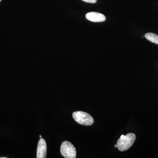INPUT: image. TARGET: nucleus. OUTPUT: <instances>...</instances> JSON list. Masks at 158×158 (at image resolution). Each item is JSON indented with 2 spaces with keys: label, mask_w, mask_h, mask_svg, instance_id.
<instances>
[{
  "label": "nucleus",
  "mask_w": 158,
  "mask_h": 158,
  "mask_svg": "<svg viewBox=\"0 0 158 158\" xmlns=\"http://www.w3.org/2000/svg\"><path fill=\"white\" fill-rule=\"evenodd\" d=\"M135 139V135L133 133H129L125 136L122 135L116 144L118 149L121 152L127 150L132 146Z\"/></svg>",
  "instance_id": "nucleus-1"
},
{
  "label": "nucleus",
  "mask_w": 158,
  "mask_h": 158,
  "mask_svg": "<svg viewBox=\"0 0 158 158\" xmlns=\"http://www.w3.org/2000/svg\"><path fill=\"white\" fill-rule=\"evenodd\" d=\"M47 144L44 139L41 138L38 143L37 151V158L46 157Z\"/></svg>",
  "instance_id": "nucleus-4"
},
{
  "label": "nucleus",
  "mask_w": 158,
  "mask_h": 158,
  "mask_svg": "<svg viewBox=\"0 0 158 158\" xmlns=\"http://www.w3.org/2000/svg\"><path fill=\"white\" fill-rule=\"evenodd\" d=\"M60 152L65 158H75L76 157V150L70 142L65 141L62 142L60 147Z\"/></svg>",
  "instance_id": "nucleus-3"
},
{
  "label": "nucleus",
  "mask_w": 158,
  "mask_h": 158,
  "mask_svg": "<svg viewBox=\"0 0 158 158\" xmlns=\"http://www.w3.org/2000/svg\"><path fill=\"white\" fill-rule=\"evenodd\" d=\"M82 1L89 3H95L97 2V0H82Z\"/></svg>",
  "instance_id": "nucleus-7"
},
{
  "label": "nucleus",
  "mask_w": 158,
  "mask_h": 158,
  "mask_svg": "<svg viewBox=\"0 0 158 158\" xmlns=\"http://www.w3.org/2000/svg\"><path fill=\"white\" fill-rule=\"evenodd\" d=\"M40 138H42V136H41V135H40Z\"/></svg>",
  "instance_id": "nucleus-9"
},
{
  "label": "nucleus",
  "mask_w": 158,
  "mask_h": 158,
  "mask_svg": "<svg viewBox=\"0 0 158 158\" xmlns=\"http://www.w3.org/2000/svg\"><path fill=\"white\" fill-rule=\"evenodd\" d=\"M115 147L117 148V144H116V145H115Z\"/></svg>",
  "instance_id": "nucleus-8"
},
{
  "label": "nucleus",
  "mask_w": 158,
  "mask_h": 158,
  "mask_svg": "<svg viewBox=\"0 0 158 158\" xmlns=\"http://www.w3.org/2000/svg\"><path fill=\"white\" fill-rule=\"evenodd\" d=\"M86 18L88 20L93 22H102L106 20L103 14L96 12H91L86 15Z\"/></svg>",
  "instance_id": "nucleus-5"
},
{
  "label": "nucleus",
  "mask_w": 158,
  "mask_h": 158,
  "mask_svg": "<svg viewBox=\"0 0 158 158\" xmlns=\"http://www.w3.org/2000/svg\"><path fill=\"white\" fill-rule=\"evenodd\" d=\"M73 117L79 124L90 126L94 123V119L90 114L82 111H76L73 114Z\"/></svg>",
  "instance_id": "nucleus-2"
},
{
  "label": "nucleus",
  "mask_w": 158,
  "mask_h": 158,
  "mask_svg": "<svg viewBox=\"0 0 158 158\" xmlns=\"http://www.w3.org/2000/svg\"><path fill=\"white\" fill-rule=\"evenodd\" d=\"M145 37L149 41L158 44V36L153 33H148L145 34Z\"/></svg>",
  "instance_id": "nucleus-6"
},
{
  "label": "nucleus",
  "mask_w": 158,
  "mask_h": 158,
  "mask_svg": "<svg viewBox=\"0 0 158 158\" xmlns=\"http://www.w3.org/2000/svg\"><path fill=\"white\" fill-rule=\"evenodd\" d=\"M1 0H0V2H1Z\"/></svg>",
  "instance_id": "nucleus-10"
}]
</instances>
